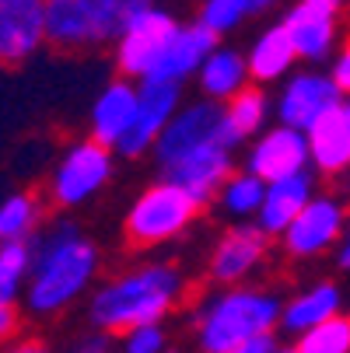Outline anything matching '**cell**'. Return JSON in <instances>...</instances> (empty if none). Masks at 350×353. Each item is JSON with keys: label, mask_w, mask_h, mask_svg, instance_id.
<instances>
[{"label": "cell", "mask_w": 350, "mask_h": 353, "mask_svg": "<svg viewBox=\"0 0 350 353\" xmlns=\"http://www.w3.org/2000/svg\"><path fill=\"white\" fill-rule=\"evenodd\" d=\"M151 154L165 182L186 189L196 203L207 207L211 199H217L224 179L235 172V143L224 126V105L207 98L186 102Z\"/></svg>", "instance_id": "cell-1"}, {"label": "cell", "mask_w": 350, "mask_h": 353, "mask_svg": "<svg viewBox=\"0 0 350 353\" xmlns=\"http://www.w3.org/2000/svg\"><path fill=\"white\" fill-rule=\"evenodd\" d=\"M102 256L95 241L67 217L46 224L32 241V276L25 290V308L35 319L67 312L98 276Z\"/></svg>", "instance_id": "cell-2"}, {"label": "cell", "mask_w": 350, "mask_h": 353, "mask_svg": "<svg viewBox=\"0 0 350 353\" xmlns=\"http://www.w3.org/2000/svg\"><path fill=\"white\" fill-rule=\"evenodd\" d=\"M186 294V280L172 263H147L116 273L102 287L91 290L88 319L98 332H119L140 325H162V319L179 305Z\"/></svg>", "instance_id": "cell-3"}, {"label": "cell", "mask_w": 350, "mask_h": 353, "mask_svg": "<svg viewBox=\"0 0 350 353\" xmlns=\"http://www.w3.org/2000/svg\"><path fill=\"white\" fill-rule=\"evenodd\" d=\"M155 0H46V46L60 53H95L116 46Z\"/></svg>", "instance_id": "cell-4"}, {"label": "cell", "mask_w": 350, "mask_h": 353, "mask_svg": "<svg viewBox=\"0 0 350 353\" xmlns=\"http://www.w3.org/2000/svg\"><path fill=\"white\" fill-rule=\"evenodd\" d=\"M284 301L256 287H228L200 308L196 346L200 353H228L245 339L270 336L280 325Z\"/></svg>", "instance_id": "cell-5"}, {"label": "cell", "mask_w": 350, "mask_h": 353, "mask_svg": "<svg viewBox=\"0 0 350 353\" xmlns=\"http://www.w3.org/2000/svg\"><path fill=\"white\" fill-rule=\"evenodd\" d=\"M200 210H204V203H196L186 189L158 179L126 210V221H123L126 245L130 248H158V245L186 234L193 228V221L200 217Z\"/></svg>", "instance_id": "cell-6"}, {"label": "cell", "mask_w": 350, "mask_h": 353, "mask_svg": "<svg viewBox=\"0 0 350 353\" xmlns=\"http://www.w3.org/2000/svg\"><path fill=\"white\" fill-rule=\"evenodd\" d=\"M109 179H113V150L91 137L74 140L60 154V161L53 165V175L46 182L49 207L77 210L102 192L109 185Z\"/></svg>", "instance_id": "cell-7"}, {"label": "cell", "mask_w": 350, "mask_h": 353, "mask_svg": "<svg viewBox=\"0 0 350 353\" xmlns=\"http://www.w3.org/2000/svg\"><path fill=\"white\" fill-rule=\"evenodd\" d=\"M179 21L162 11V8H147L144 14H137L130 21V28L119 35V42L113 46V57H116V70L123 81H147L151 70L162 63V57L168 53V46L179 35Z\"/></svg>", "instance_id": "cell-8"}, {"label": "cell", "mask_w": 350, "mask_h": 353, "mask_svg": "<svg viewBox=\"0 0 350 353\" xmlns=\"http://www.w3.org/2000/svg\"><path fill=\"white\" fill-rule=\"evenodd\" d=\"M340 105H343V94L329 74L302 70L284 81V88L277 94V119H280V126L309 133L326 112H333Z\"/></svg>", "instance_id": "cell-9"}, {"label": "cell", "mask_w": 350, "mask_h": 353, "mask_svg": "<svg viewBox=\"0 0 350 353\" xmlns=\"http://www.w3.org/2000/svg\"><path fill=\"white\" fill-rule=\"evenodd\" d=\"M347 207L336 196H315L312 203L298 214V221L284 231V252L291 259H312L326 248L340 245L347 234Z\"/></svg>", "instance_id": "cell-10"}, {"label": "cell", "mask_w": 350, "mask_h": 353, "mask_svg": "<svg viewBox=\"0 0 350 353\" xmlns=\"http://www.w3.org/2000/svg\"><path fill=\"white\" fill-rule=\"evenodd\" d=\"M309 165H312L309 137L302 130H291V126H280V123L263 130L245 154V172L260 175L266 185L291 179V175H302Z\"/></svg>", "instance_id": "cell-11"}, {"label": "cell", "mask_w": 350, "mask_h": 353, "mask_svg": "<svg viewBox=\"0 0 350 353\" xmlns=\"http://www.w3.org/2000/svg\"><path fill=\"white\" fill-rule=\"evenodd\" d=\"M270 234L260 224H235L221 234L211 252V280L221 287H238L253 276L270 252Z\"/></svg>", "instance_id": "cell-12"}, {"label": "cell", "mask_w": 350, "mask_h": 353, "mask_svg": "<svg viewBox=\"0 0 350 353\" xmlns=\"http://www.w3.org/2000/svg\"><path fill=\"white\" fill-rule=\"evenodd\" d=\"M46 46V0H0V67H18Z\"/></svg>", "instance_id": "cell-13"}, {"label": "cell", "mask_w": 350, "mask_h": 353, "mask_svg": "<svg viewBox=\"0 0 350 353\" xmlns=\"http://www.w3.org/2000/svg\"><path fill=\"white\" fill-rule=\"evenodd\" d=\"M179 109H182V88H175V84H140L137 123H133L130 137L119 143V154L140 158L147 150H155L162 133L168 130V123L179 116Z\"/></svg>", "instance_id": "cell-14"}, {"label": "cell", "mask_w": 350, "mask_h": 353, "mask_svg": "<svg viewBox=\"0 0 350 353\" xmlns=\"http://www.w3.org/2000/svg\"><path fill=\"white\" fill-rule=\"evenodd\" d=\"M137 109H140V84L116 77L95 98L91 116H88V137L109 150H119V143L130 137L137 123Z\"/></svg>", "instance_id": "cell-15"}, {"label": "cell", "mask_w": 350, "mask_h": 353, "mask_svg": "<svg viewBox=\"0 0 350 353\" xmlns=\"http://www.w3.org/2000/svg\"><path fill=\"white\" fill-rule=\"evenodd\" d=\"M217 49V35L207 32L204 25H182L175 42L168 46V53L162 57V63L151 70V77H147L144 84H175L182 88V81L196 77L200 67H204L211 60V53Z\"/></svg>", "instance_id": "cell-16"}, {"label": "cell", "mask_w": 350, "mask_h": 353, "mask_svg": "<svg viewBox=\"0 0 350 353\" xmlns=\"http://www.w3.org/2000/svg\"><path fill=\"white\" fill-rule=\"evenodd\" d=\"M312 199H315V179H312L309 172L291 175V179H280V182H270L256 224H260L270 238H284V231L298 221V214H302Z\"/></svg>", "instance_id": "cell-17"}, {"label": "cell", "mask_w": 350, "mask_h": 353, "mask_svg": "<svg viewBox=\"0 0 350 353\" xmlns=\"http://www.w3.org/2000/svg\"><path fill=\"white\" fill-rule=\"evenodd\" d=\"M280 25H284V32L294 42L298 60H305V63H322L333 53V46H336V14H326V11H315V8H305V4H294L284 14Z\"/></svg>", "instance_id": "cell-18"}, {"label": "cell", "mask_w": 350, "mask_h": 353, "mask_svg": "<svg viewBox=\"0 0 350 353\" xmlns=\"http://www.w3.org/2000/svg\"><path fill=\"white\" fill-rule=\"evenodd\" d=\"M305 137H309V154L319 175L336 179L350 168V123H347L343 105L326 112Z\"/></svg>", "instance_id": "cell-19"}, {"label": "cell", "mask_w": 350, "mask_h": 353, "mask_svg": "<svg viewBox=\"0 0 350 353\" xmlns=\"http://www.w3.org/2000/svg\"><path fill=\"white\" fill-rule=\"evenodd\" d=\"M343 315V294L336 283L322 280V283H312L305 287L302 294H294L287 305H284V315H280V325L291 332V336H305L309 329L329 322Z\"/></svg>", "instance_id": "cell-20"}, {"label": "cell", "mask_w": 350, "mask_h": 353, "mask_svg": "<svg viewBox=\"0 0 350 353\" xmlns=\"http://www.w3.org/2000/svg\"><path fill=\"white\" fill-rule=\"evenodd\" d=\"M249 60L238 53V49H228V46H217L211 60L200 67L196 74V84H200V98L207 102H217V105H228L235 94H242L249 88Z\"/></svg>", "instance_id": "cell-21"}, {"label": "cell", "mask_w": 350, "mask_h": 353, "mask_svg": "<svg viewBox=\"0 0 350 353\" xmlns=\"http://www.w3.org/2000/svg\"><path fill=\"white\" fill-rule=\"evenodd\" d=\"M245 60H249V77L256 81V88H263V84L291 77V70L298 63V53H294V42L284 32V25H273V28L256 35V42L245 53Z\"/></svg>", "instance_id": "cell-22"}, {"label": "cell", "mask_w": 350, "mask_h": 353, "mask_svg": "<svg viewBox=\"0 0 350 353\" xmlns=\"http://www.w3.org/2000/svg\"><path fill=\"white\" fill-rule=\"evenodd\" d=\"M42 217H46V207H42L39 192L18 189L4 196L0 199V245L35 241V234L42 231Z\"/></svg>", "instance_id": "cell-23"}, {"label": "cell", "mask_w": 350, "mask_h": 353, "mask_svg": "<svg viewBox=\"0 0 350 353\" xmlns=\"http://www.w3.org/2000/svg\"><path fill=\"white\" fill-rule=\"evenodd\" d=\"M266 119H270V98L256 84H249L242 94H235L224 105V126L235 147L245 140H256L266 130Z\"/></svg>", "instance_id": "cell-24"}, {"label": "cell", "mask_w": 350, "mask_h": 353, "mask_svg": "<svg viewBox=\"0 0 350 353\" xmlns=\"http://www.w3.org/2000/svg\"><path fill=\"white\" fill-rule=\"evenodd\" d=\"M263 199H266V182H263L260 175H253V172L242 168V172H231V175L224 179V185H221V192H217V207H221L228 217H235V221L245 224V217H260Z\"/></svg>", "instance_id": "cell-25"}, {"label": "cell", "mask_w": 350, "mask_h": 353, "mask_svg": "<svg viewBox=\"0 0 350 353\" xmlns=\"http://www.w3.org/2000/svg\"><path fill=\"white\" fill-rule=\"evenodd\" d=\"M32 276V241L0 245V305H18L25 301Z\"/></svg>", "instance_id": "cell-26"}, {"label": "cell", "mask_w": 350, "mask_h": 353, "mask_svg": "<svg viewBox=\"0 0 350 353\" xmlns=\"http://www.w3.org/2000/svg\"><path fill=\"white\" fill-rule=\"evenodd\" d=\"M298 353H350V315H336L298 336Z\"/></svg>", "instance_id": "cell-27"}, {"label": "cell", "mask_w": 350, "mask_h": 353, "mask_svg": "<svg viewBox=\"0 0 350 353\" xmlns=\"http://www.w3.org/2000/svg\"><path fill=\"white\" fill-rule=\"evenodd\" d=\"M249 14H253L249 11V0H204V8H200V25L221 39L231 28H238Z\"/></svg>", "instance_id": "cell-28"}, {"label": "cell", "mask_w": 350, "mask_h": 353, "mask_svg": "<svg viewBox=\"0 0 350 353\" xmlns=\"http://www.w3.org/2000/svg\"><path fill=\"white\" fill-rule=\"evenodd\" d=\"M165 350H168V336L162 325H140L123 336V353H165Z\"/></svg>", "instance_id": "cell-29"}, {"label": "cell", "mask_w": 350, "mask_h": 353, "mask_svg": "<svg viewBox=\"0 0 350 353\" xmlns=\"http://www.w3.org/2000/svg\"><path fill=\"white\" fill-rule=\"evenodd\" d=\"M329 77H333V84L340 88V94H347V98H350V39L343 42V49H340V53L333 57Z\"/></svg>", "instance_id": "cell-30"}, {"label": "cell", "mask_w": 350, "mask_h": 353, "mask_svg": "<svg viewBox=\"0 0 350 353\" xmlns=\"http://www.w3.org/2000/svg\"><path fill=\"white\" fill-rule=\"evenodd\" d=\"M280 346H277V336L270 332V336H256V339H245V343H238L235 350H228V353H277Z\"/></svg>", "instance_id": "cell-31"}, {"label": "cell", "mask_w": 350, "mask_h": 353, "mask_svg": "<svg viewBox=\"0 0 350 353\" xmlns=\"http://www.w3.org/2000/svg\"><path fill=\"white\" fill-rule=\"evenodd\" d=\"M4 353H49V346H46L39 336H14V339L4 346Z\"/></svg>", "instance_id": "cell-32"}, {"label": "cell", "mask_w": 350, "mask_h": 353, "mask_svg": "<svg viewBox=\"0 0 350 353\" xmlns=\"http://www.w3.org/2000/svg\"><path fill=\"white\" fill-rule=\"evenodd\" d=\"M18 336V308L0 305V343H11Z\"/></svg>", "instance_id": "cell-33"}, {"label": "cell", "mask_w": 350, "mask_h": 353, "mask_svg": "<svg viewBox=\"0 0 350 353\" xmlns=\"http://www.w3.org/2000/svg\"><path fill=\"white\" fill-rule=\"evenodd\" d=\"M298 4H305V8H315V11H326V14H336L347 0H298Z\"/></svg>", "instance_id": "cell-34"}, {"label": "cell", "mask_w": 350, "mask_h": 353, "mask_svg": "<svg viewBox=\"0 0 350 353\" xmlns=\"http://www.w3.org/2000/svg\"><path fill=\"white\" fill-rule=\"evenodd\" d=\"M81 353H109V336L98 332V336L84 339V350H81Z\"/></svg>", "instance_id": "cell-35"}, {"label": "cell", "mask_w": 350, "mask_h": 353, "mask_svg": "<svg viewBox=\"0 0 350 353\" xmlns=\"http://www.w3.org/2000/svg\"><path fill=\"white\" fill-rule=\"evenodd\" d=\"M336 266H340V270H350V231H347L343 241L336 245Z\"/></svg>", "instance_id": "cell-36"}, {"label": "cell", "mask_w": 350, "mask_h": 353, "mask_svg": "<svg viewBox=\"0 0 350 353\" xmlns=\"http://www.w3.org/2000/svg\"><path fill=\"white\" fill-rule=\"evenodd\" d=\"M280 0H249V11L253 14H263V11H270V8H277Z\"/></svg>", "instance_id": "cell-37"}, {"label": "cell", "mask_w": 350, "mask_h": 353, "mask_svg": "<svg viewBox=\"0 0 350 353\" xmlns=\"http://www.w3.org/2000/svg\"><path fill=\"white\" fill-rule=\"evenodd\" d=\"M343 112H347V123H350V98H343Z\"/></svg>", "instance_id": "cell-38"}, {"label": "cell", "mask_w": 350, "mask_h": 353, "mask_svg": "<svg viewBox=\"0 0 350 353\" xmlns=\"http://www.w3.org/2000/svg\"><path fill=\"white\" fill-rule=\"evenodd\" d=\"M277 353H298V346H280Z\"/></svg>", "instance_id": "cell-39"}, {"label": "cell", "mask_w": 350, "mask_h": 353, "mask_svg": "<svg viewBox=\"0 0 350 353\" xmlns=\"http://www.w3.org/2000/svg\"><path fill=\"white\" fill-rule=\"evenodd\" d=\"M165 353H179V350H172V346H168V350H165Z\"/></svg>", "instance_id": "cell-40"}]
</instances>
